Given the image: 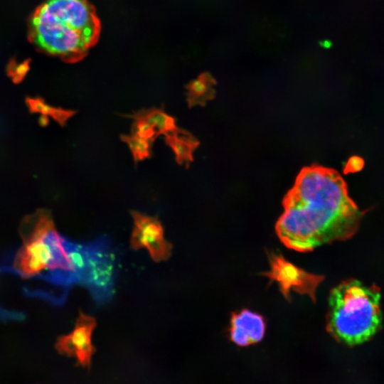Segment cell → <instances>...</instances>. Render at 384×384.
Instances as JSON below:
<instances>
[{"mask_svg":"<svg viewBox=\"0 0 384 384\" xmlns=\"http://www.w3.org/2000/svg\"><path fill=\"white\" fill-rule=\"evenodd\" d=\"M283 206L277 235L288 248L302 252L350 238L363 215L340 175L318 166L300 173Z\"/></svg>","mask_w":384,"mask_h":384,"instance_id":"6da1fadb","label":"cell"},{"mask_svg":"<svg viewBox=\"0 0 384 384\" xmlns=\"http://www.w3.org/2000/svg\"><path fill=\"white\" fill-rule=\"evenodd\" d=\"M97 17L86 0H46L33 12L28 37L41 51L73 61L96 41Z\"/></svg>","mask_w":384,"mask_h":384,"instance_id":"7a4b0ae2","label":"cell"},{"mask_svg":"<svg viewBox=\"0 0 384 384\" xmlns=\"http://www.w3.org/2000/svg\"><path fill=\"white\" fill-rule=\"evenodd\" d=\"M20 234L23 245L17 252L14 267L24 276L50 270L46 279L63 287L77 284L76 270L50 215L40 211L24 219Z\"/></svg>","mask_w":384,"mask_h":384,"instance_id":"3957f363","label":"cell"},{"mask_svg":"<svg viewBox=\"0 0 384 384\" xmlns=\"http://www.w3.org/2000/svg\"><path fill=\"white\" fill-rule=\"evenodd\" d=\"M380 294L375 286L343 282L330 292L326 328L337 341L350 346L369 340L378 330Z\"/></svg>","mask_w":384,"mask_h":384,"instance_id":"277c9868","label":"cell"},{"mask_svg":"<svg viewBox=\"0 0 384 384\" xmlns=\"http://www.w3.org/2000/svg\"><path fill=\"white\" fill-rule=\"evenodd\" d=\"M68 250L76 270L77 284L87 287L97 304L114 294L116 257L109 240L101 236L87 243L69 241Z\"/></svg>","mask_w":384,"mask_h":384,"instance_id":"5b68a950","label":"cell"},{"mask_svg":"<svg viewBox=\"0 0 384 384\" xmlns=\"http://www.w3.org/2000/svg\"><path fill=\"white\" fill-rule=\"evenodd\" d=\"M134 228L130 245L133 250L146 248L156 262L166 260L171 255L172 245L164 236V229L156 217L149 216L137 211L131 212Z\"/></svg>","mask_w":384,"mask_h":384,"instance_id":"8992f818","label":"cell"},{"mask_svg":"<svg viewBox=\"0 0 384 384\" xmlns=\"http://www.w3.org/2000/svg\"><path fill=\"white\" fill-rule=\"evenodd\" d=\"M271 270L267 276L276 281L283 294L287 297L292 291L309 295L315 301V292L323 277L304 271L280 255H272Z\"/></svg>","mask_w":384,"mask_h":384,"instance_id":"52a82bcc","label":"cell"},{"mask_svg":"<svg viewBox=\"0 0 384 384\" xmlns=\"http://www.w3.org/2000/svg\"><path fill=\"white\" fill-rule=\"evenodd\" d=\"M95 326L94 317L80 311L73 331L58 338L56 344L58 351L74 357L83 366H89L95 351L92 334Z\"/></svg>","mask_w":384,"mask_h":384,"instance_id":"ba28073f","label":"cell"},{"mask_svg":"<svg viewBox=\"0 0 384 384\" xmlns=\"http://www.w3.org/2000/svg\"><path fill=\"white\" fill-rule=\"evenodd\" d=\"M266 323L262 315L248 309L233 312L230 318V340L239 346H247L262 340Z\"/></svg>","mask_w":384,"mask_h":384,"instance_id":"9c48e42d","label":"cell"},{"mask_svg":"<svg viewBox=\"0 0 384 384\" xmlns=\"http://www.w3.org/2000/svg\"><path fill=\"white\" fill-rule=\"evenodd\" d=\"M165 142L172 149L178 164L188 166L198 142L188 132L180 129L165 134Z\"/></svg>","mask_w":384,"mask_h":384,"instance_id":"30bf717a","label":"cell"},{"mask_svg":"<svg viewBox=\"0 0 384 384\" xmlns=\"http://www.w3.org/2000/svg\"><path fill=\"white\" fill-rule=\"evenodd\" d=\"M130 117L147 121L155 128L158 135H165L178 129L175 119L161 108L142 110Z\"/></svg>","mask_w":384,"mask_h":384,"instance_id":"8fae6325","label":"cell"},{"mask_svg":"<svg viewBox=\"0 0 384 384\" xmlns=\"http://www.w3.org/2000/svg\"><path fill=\"white\" fill-rule=\"evenodd\" d=\"M121 139L129 146L135 162L144 160L150 157L151 142L142 139L132 134L122 135Z\"/></svg>","mask_w":384,"mask_h":384,"instance_id":"7c38bea8","label":"cell"},{"mask_svg":"<svg viewBox=\"0 0 384 384\" xmlns=\"http://www.w3.org/2000/svg\"><path fill=\"white\" fill-rule=\"evenodd\" d=\"M210 78L205 74L191 82L187 87L188 102L190 105L199 103L209 92Z\"/></svg>","mask_w":384,"mask_h":384,"instance_id":"4fadbf2b","label":"cell"},{"mask_svg":"<svg viewBox=\"0 0 384 384\" xmlns=\"http://www.w3.org/2000/svg\"><path fill=\"white\" fill-rule=\"evenodd\" d=\"M134 122L132 126V134L142 139L154 142L159 137L155 128L147 121L141 118H133Z\"/></svg>","mask_w":384,"mask_h":384,"instance_id":"5bb4252c","label":"cell"},{"mask_svg":"<svg viewBox=\"0 0 384 384\" xmlns=\"http://www.w3.org/2000/svg\"><path fill=\"white\" fill-rule=\"evenodd\" d=\"M364 166V161L362 158L353 156L351 157L346 165L345 172L346 173H354L361 171Z\"/></svg>","mask_w":384,"mask_h":384,"instance_id":"9a60e30c","label":"cell"}]
</instances>
